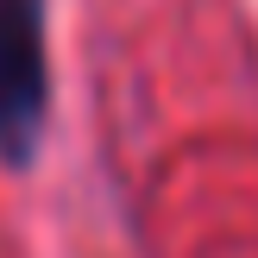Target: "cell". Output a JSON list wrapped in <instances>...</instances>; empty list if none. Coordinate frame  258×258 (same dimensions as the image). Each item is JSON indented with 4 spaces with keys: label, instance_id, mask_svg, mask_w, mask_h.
Here are the masks:
<instances>
[{
    "label": "cell",
    "instance_id": "6da1fadb",
    "mask_svg": "<svg viewBox=\"0 0 258 258\" xmlns=\"http://www.w3.org/2000/svg\"><path fill=\"white\" fill-rule=\"evenodd\" d=\"M50 126V0H0V164L25 170Z\"/></svg>",
    "mask_w": 258,
    "mask_h": 258
}]
</instances>
